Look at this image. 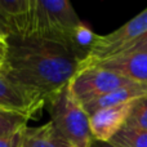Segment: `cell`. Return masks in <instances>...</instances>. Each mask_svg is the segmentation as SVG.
I'll return each mask as SVG.
<instances>
[{
  "label": "cell",
  "mask_w": 147,
  "mask_h": 147,
  "mask_svg": "<svg viewBox=\"0 0 147 147\" xmlns=\"http://www.w3.org/2000/svg\"><path fill=\"white\" fill-rule=\"evenodd\" d=\"M80 66V57L62 44L39 38L8 39L4 71L45 101L69 85Z\"/></svg>",
  "instance_id": "cell-1"
},
{
  "label": "cell",
  "mask_w": 147,
  "mask_h": 147,
  "mask_svg": "<svg viewBox=\"0 0 147 147\" xmlns=\"http://www.w3.org/2000/svg\"><path fill=\"white\" fill-rule=\"evenodd\" d=\"M83 25L69 0H34L32 28L28 38L51 40L75 52V39Z\"/></svg>",
  "instance_id": "cell-2"
},
{
  "label": "cell",
  "mask_w": 147,
  "mask_h": 147,
  "mask_svg": "<svg viewBox=\"0 0 147 147\" xmlns=\"http://www.w3.org/2000/svg\"><path fill=\"white\" fill-rule=\"evenodd\" d=\"M51 123L56 130L74 147H90L93 136L89 116L66 85L45 101Z\"/></svg>",
  "instance_id": "cell-3"
},
{
  "label": "cell",
  "mask_w": 147,
  "mask_h": 147,
  "mask_svg": "<svg viewBox=\"0 0 147 147\" xmlns=\"http://www.w3.org/2000/svg\"><path fill=\"white\" fill-rule=\"evenodd\" d=\"M133 83L136 81L132 79L102 67L80 66L69 86L74 97L80 102V105H84L97 97L109 94Z\"/></svg>",
  "instance_id": "cell-4"
},
{
  "label": "cell",
  "mask_w": 147,
  "mask_h": 147,
  "mask_svg": "<svg viewBox=\"0 0 147 147\" xmlns=\"http://www.w3.org/2000/svg\"><path fill=\"white\" fill-rule=\"evenodd\" d=\"M147 32V8L107 35H97L89 53L83 62H94L116 56L127 45Z\"/></svg>",
  "instance_id": "cell-5"
},
{
  "label": "cell",
  "mask_w": 147,
  "mask_h": 147,
  "mask_svg": "<svg viewBox=\"0 0 147 147\" xmlns=\"http://www.w3.org/2000/svg\"><path fill=\"white\" fill-rule=\"evenodd\" d=\"M43 107H45L43 97L16 83L5 71H0V110L31 119Z\"/></svg>",
  "instance_id": "cell-6"
},
{
  "label": "cell",
  "mask_w": 147,
  "mask_h": 147,
  "mask_svg": "<svg viewBox=\"0 0 147 147\" xmlns=\"http://www.w3.org/2000/svg\"><path fill=\"white\" fill-rule=\"evenodd\" d=\"M32 17L34 0H0V28L8 39L28 38Z\"/></svg>",
  "instance_id": "cell-7"
},
{
  "label": "cell",
  "mask_w": 147,
  "mask_h": 147,
  "mask_svg": "<svg viewBox=\"0 0 147 147\" xmlns=\"http://www.w3.org/2000/svg\"><path fill=\"white\" fill-rule=\"evenodd\" d=\"M130 103L106 107L89 115V127L93 140L101 142H110L115 134L120 132L127 124L130 111Z\"/></svg>",
  "instance_id": "cell-8"
},
{
  "label": "cell",
  "mask_w": 147,
  "mask_h": 147,
  "mask_svg": "<svg viewBox=\"0 0 147 147\" xmlns=\"http://www.w3.org/2000/svg\"><path fill=\"white\" fill-rule=\"evenodd\" d=\"M81 66H98L138 83L147 84V53H121L114 57L94 62H81Z\"/></svg>",
  "instance_id": "cell-9"
},
{
  "label": "cell",
  "mask_w": 147,
  "mask_h": 147,
  "mask_svg": "<svg viewBox=\"0 0 147 147\" xmlns=\"http://www.w3.org/2000/svg\"><path fill=\"white\" fill-rule=\"evenodd\" d=\"M143 96H147V84L136 81L130 85L123 86V88L116 89V90L111 92L109 94L97 97V98L92 99V101L86 102L81 106L89 116V115H92L93 112L98 111V110L112 106H119V105L124 103H130V102L136 101V99L141 98Z\"/></svg>",
  "instance_id": "cell-10"
},
{
  "label": "cell",
  "mask_w": 147,
  "mask_h": 147,
  "mask_svg": "<svg viewBox=\"0 0 147 147\" xmlns=\"http://www.w3.org/2000/svg\"><path fill=\"white\" fill-rule=\"evenodd\" d=\"M21 147H74L52 125L47 123L40 127H26L22 130Z\"/></svg>",
  "instance_id": "cell-11"
},
{
  "label": "cell",
  "mask_w": 147,
  "mask_h": 147,
  "mask_svg": "<svg viewBox=\"0 0 147 147\" xmlns=\"http://www.w3.org/2000/svg\"><path fill=\"white\" fill-rule=\"evenodd\" d=\"M110 143L116 147H147V132L125 125Z\"/></svg>",
  "instance_id": "cell-12"
},
{
  "label": "cell",
  "mask_w": 147,
  "mask_h": 147,
  "mask_svg": "<svg viewBox=\"0 0 147 147\" xmlns=\"http://www.w3.org/2000/svg\"><path fill=\"white\" fill-rule=\"evenodd\" d=\"M28 117L16 112L3 111L0 110V137L14 134L27 127Z\"/></svg>",
  "instance_id": "cell-13"
},
{
  "label": "cell",
  "mask_w": 147,
  "mask_h": 147,
  "mask_svg": "<svg viewBox=\"0 0 147 147\" xmlns=\"http://www.w3.org/2000/svg\"><path fill=\"white\" fill-rule=\"evenodd\" d=\"M125 125L147 132V96L132 102Z\"/></svg>",
  "instance_id": "cell-14"
},
{
  "label": "cell",
  "mask_w": 147,
  "mask_h": 147,
  "mask_svg": "<svg viewBox=\"0 0 147 147\" xmlns=\"http://www.w3.org/2000/svg\"><path fill=\"white\" fill-rule=\"evenodd\" d=\"M137 52H145L147 53V32L143 36H141L140 39L134 40L133 43H130L129 45H127L124 49H123L120 53H137Z\"/></svg>",
  "instance_id": "cell-15"
},
{
  "label": "cell",
  "mask_w": 147,
  "mask_h": 147,
  "mask_svg": "<svg viewBox=\"0 0 147 147\" xmlns=\"http://www.w3.org/2000/svg\"><path fill=\"white\" fill-rule=\"evenodd\" d=\"M21 140H22V130L7 137H0V147H21Z\"/></svg>",
  "instance_id": "cell-16"
},
{
  "label": "cell",
  "mask_w": 147,
  "mask_h": 147,
  "mask_svg": "<svg viewBox=\"0 0 147 147\" xmlns=\"http://www.w3.org/2000/svg\"><path fill=\"white\" fill-rule=\"evenodd\" d=\"M7 56H8V40L0 39V71L5 70Z\"/></svg>",
  "instance_id": "cell-17"
},
{
  "label": "cell",
  "mask_w": 147,
  "mask_h": 147,
  "mask_svg": "<svg viewBox=\"0 0 147 147\" xmlns=\"http://www.w3.org/2000/svg\"><path fill=\"white\" fill-rule=\"evenodd\" d=\"M90 147H116V146L111 145L110 142H101V141H96V140H93V142H92Z\"/></svg>",
  "instance_id": "cell-18"
},
{
  "label": "cell",
  "mask_w": 147,
  "mask_h": 147,
  "mask_svg": "<svg viewBox=\"0 0 147 147\" xmlns=\"http://www.w3.org/2000/svg\"><path fill=\"white\" fill-rule=\"evenodd\" d=\"M0 39H4V40H8V36L5 35V32L0 28Z\"/></svg>",
  "instance_id": "cell-19"
}]
</instances>
